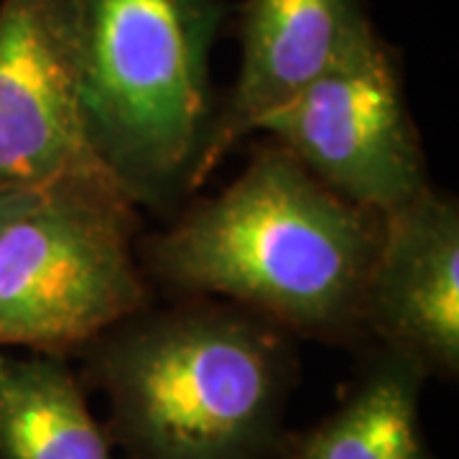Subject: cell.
Returning a JSON list of instances; mask_svg holds the SVG:
<instances>
[{
	"label": "cell",
	"instance_id": "4",
	"mask_svg": "<svg viewBox=\"0 0 459 459\" xmlns=\"http://www.w3.org/2000/svg\"><path fill=\"white\" fill-rule=\"evenodd\" d=\"M138 207L110 174H74L0 217V347L72 358L148 307Z\"/></svg>",
	"mask_w": 459,
	"mask_h": 459
},
{
	"label": "cell",
	"instance_id": "3",
	"mask_svg": "<svg viewBox=\"0 0 459 459\" xmlns=\"http://www.w3.org/2000/svg\"><path fill=\"white\" fill-rule=\"evenodd\" d=\"M87 141L141 210L202 186L222 0H62Z\"/></svg>",
	"mask_w": 459,
	"mask_h": 459
},
{
	"label": "cell",
	"instance_id": "9",
	"mask_svg": "<svg viewBox=\"0 0 459 459\" xmlns=\"http://www.w3.org/2000/svg\"><path fill=\"white\" fill-rule=\"evenodd\" d=\"M427 380L413 360L368 344L340 406L312 429L286 431L276 459H437L419 411Z\"/></svg>",
	"mask_w": 459,
	"mask_h": 459
},
{
	"label": "cell",
	"instance_id": "10",
	"mask_svg": "<svg viewBox=\"0 0 459 459\" xmlns=\"http://www.w3.org/2000/svg\"><path fill=\"white\" fill-rule=\"evenodd\" d=\"M0 459H115L69 358L0 347Z\"/></svg>",
	"mask_w": 459,
	"mask_h": 459
},
{
	"label": "cell",
	"instance_id": "5",
	"mask_svg": "<svg viewBox=\"0 0 459 459\" xmlns=\"http://www.w3.org/2000/svg\"><path fill=\"white\" fill-rule=\"evenodd\" d=\"M255 131L268 133L334 195L380 217L431 184L394 51L380 39Z\"/></svg>",
	"mask_w": 459,
	"mask_h": 459
},
{
	"label": "cell",
	"instance_id": "11",
	"mask_svg": "<svg viewBox=\"0 0 459 459\" xmlns=\"http://www.w3.org/2000/svg\"><path fill=\"white\" fill-rule=\"evenodd\" d=\"M13 199H16V197H13ZM13 199H5V202H0V217H3V212L8 210V204H11Z\"/></svg>",
	"mask_w": 459,
	"mask_h": 459
},
{
	"label": "cell",
	"instance_id": "1",
	"mask_svg": "<svg viewBox=\"0 0 459 459\" xmlns=\"http://www.w3.org/2000/svg\"><path fill=\"white\" fill-rule=\"evenodd\" d=\"M380 222L279 143L258 146L228 189L148 238L143 273L174 294L261 314L296 340L365 344L362 294Z\"/></svg>",
	"mask_w": 459,
	"mask_h": 459
},
{
	"label": "cell",
	"instance_id": "8",
	"mask_svg": "<svg viewBox=\"0 0 459 459\" xmlns=\"http://www.w3.org/2000/svg\"><path fill=\"white\" fill-rule=\"evenodd\" d=\"M376 41L360 0H247L240 69L225 108H217L202 184L261 120Z\"/></svg>",
	"mask_w": 459,
	"mask_h": 459
},
{
	"label": "cell",
	"instance_id": "7",
	"mask_svg": "<svg viewBox=\"0 0 459 459\" xmlns=\"http://www.w3.org/2000/svg\"><path fill=\"white\" fill-rule=\"evenodd\" d=\"M362 294L368 344L413 360L427 377L459 376V204L424 192L380 217Z\"/></svg>",
	"mask_w": 459,
	"mask_h": 459
},
{
	"label": "cell",
	"instance_id": "6",
	"mask_svg": "<svg viewBox=\"0 0 459 459\" xmlns=\"http://www.w3.org/2000/svg\"><path fill=\"white\" fill-rule=\"evenodd\" d=\"M95 171L65 3L0 0V202Z\"/></svg>",
	"mask_w": 459,
	"mask_h": 459
},
{
	"label": "cell",
	"instance_id": "2",
	"mask_svg": "<svg viewBox=\"0 0 459 459\" xmlns=\"http://www.w3.org/2000/svg\"><path fill=\"white\" fill-rule=\"evenodd\" d=\"M128 459H276L296 337L222 299L141 309L77 352Z\"/></svg>",
	"mask_w": 459,
	"mask_h": 459
}]
</instances>
